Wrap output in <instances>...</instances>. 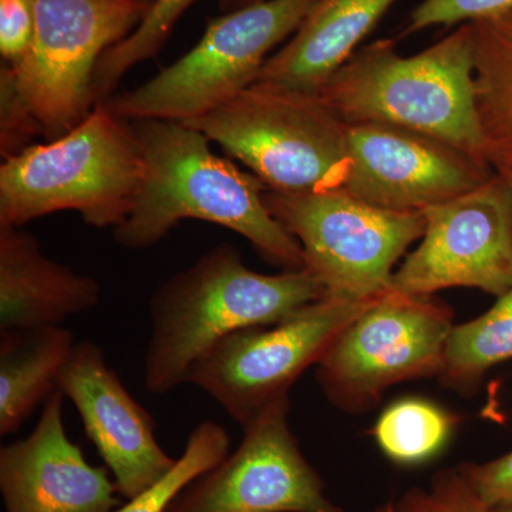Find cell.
<instances>
[{
  "instance_id": "1",
  "label": "cell",
  "mask_w": 512,
  "mask_h": 512,
  "mask_svg": "<svg viewBox=\"0 0 512 512\" xmlns=\"http://www.w3.org/2000/svg\"><path fill=\"white\" fill-rule=\"evenodd\" d=\"M146 177L133 211L113 229L121 247L144 251L163 241L183 220H200L237 232L268 264L303 271L299 242L266 208L268 188L252 173L212 153L210 138L171 120L130 121Z\"/></svg>"
},
{
  "instance_id": "2",
  "label": "cell",
  "mask_w": 512,
  "mask_h": 512,
  "mask_svg": "<svg viewBox=\"0 0 512 512\" xmlns=\"http://www.w3.org/2000/svg\"><path fill=\"white\" fill-rule=\"evenodd\" d=\"M326 295L308 271H252L237 248L221 244L167 279L148 303L144 384L167 394L188 383L195 363L222 339L282 322Z\"/></svg>"
},
{
  "instance_id": "3",
  "label": "cell",
  "mask_w": 512,
  "mask_h": 512,
  "mask_svg": "<svg viewBox=\"0 0 512 512\" xmlns=\"http://www.w3.org/2000/svg\"><path fill=\"white\" fill-rule=\"evenodd\" d=\"M319 96L343 123L407 128L487 163L470 23L413 56L400 55L392 39L360 47Z\"/></svg>"
},
{
  "instance_id": "4",
  "label": "cell",
  "mask_w": 512,
  "mask_h": 512,
  "mask_svg": "<svg viewBox=\"0 0 512 512\" xmlns=\"http://www.w3.org/2000/svg\"><path fill=\"white\" fill-rule=\"evenodd\" d=\"M146 163L130 121L106 103L63 136L32 144L0 167V225L18 227L76 211L94 228L126 221L143 187Z\"/></svg>"
},
{
  "instance_id": "5",
  "label": "cell",
  "mask_w": 512,
  "mask_h": 512,
  "mask_svg": "<svg viewBox=\"0 0 512 512\" xmlns=\"http://www.w3.org/2000/svg\"><path fill=\"white\" fill-rule=\"evenodd\" d=\"M184 123L220 144L271 191L338 190L348 173V124L319 94L255 82Z\"/></svg>"
},
{
  "instance_id": "6",
  "label": "cell",
  "mask_w": 512,
  "mask_h": 512,
  "mask_svg": "<svg viewBox=\"0 0 512 512\" xmlns=\"http://www.w3.org/2000/svg\"><path fill=\"white\" fill-rule=\"evenodd\" d=\"M319 0H262L208 22L190 52L130 92L104 101L120 119L190 121L256 82L268 55Z\"/></svg>"
},
{
  "instance_id": "7",
  "label": "cell",
  "mask_w": 512,
  "mask_h": 512,
  "mask_svg": "<svg viewBox=\"0 0 512 512\" xmlns=\"http://www.w3.org/2000/svg\"><path fill=\"white\" fill-rule=\"evenodd\" d=\"M266 208L299 242L305 271L326 295L372 301L392 289L394 265L426 231L421 211H390L343 190H266Z\"/></svg>"
},
{
  "instance_id": "8",
  "label": "cell",
  "mask_w": 512,
  "mask_h": 512,
  "mask_svg": "<svg viewBox=\"0 0 512 512\" xmlns=\"http://www.w3.org/2000/svg\"><path fill=\"white\" fill-rule=\"evenodd\" d=\"M33 37L26 56L6 64L47 140L69 133L94 107L104 53L143 22L148 0H30Z\"/></svg>"
},
{
  "instance_id": "9",
  "label": "cell",
  "mask_w": 512,
  "mask_h": 512,
  "mask_svg": "<svg viewBox=\"0 0 512 512\" xmlns=\"http://www.w3.org/2000/svg\"><path fill=\"white\" fill-rule=\"evenodd\" d=\"M454 312L436 296L383 293L349 323L316 365V382L333 406L375 409L394 384L439 377Z\"/></svg>"
},
{
  "instance_id": "10",
  "label": "cell",
  "mask_w": 512,
  "mask_h": 512,
  "mask_svg": "<svg viewBox=\"0 0 512 512\" xmlns=\"http://www.w3.org/2000/svg\"><path fill=\"white\" fill-rule=\"evenodd\" d=\"M373 301L325 295L282 322L238 330L195 363L188 383L244 429L272 404L289 399L296 380L318 365L343 329Z\"/></svg>"
},
{
  "instance_id": "11",
  "label": "cell",
  "mask_w": 512,
  "mask_h": 512,
  "mask_svg": "<svg viewBox=\"0 0 512 512\" xmlns=\"http://www.w3.org/2000/svg\"><path fill=\"white\" fill-rule=\"evenodd\" d=\"M420 245L394 271L392 291L433 296L476 288L500 298L512 288V190L503 175L421 211Z\"/></svg>"
},
{
  "instance_id": "12",
  "label": "cell",
  "mask_w": 512,
  "mask_h": 512,
  "mask_svg": "<svg viewBox=\"0 0 512 512\" xmlns=\"http://www.w3.org/2000/svg\"><path fill=\"white\" fill-rule=\"evenodd\" d=\"M291 399L245 426L232 454L178 495L167 512H345L326 495L289 426Z\"/></svg>"
},
{
  "instance_id": "13",
  "label": "cell",
  "mask_w": 512,
  "mask_h": 512,
  "mask_svg": "<svg viewBox=\"0 0 512 512\" xmlns=\"http://www.w3.org/2000/svg\"><path fill=\"white\" fill-rule=\"evenodd\" d=\"M495 175L487 163L426 134L386 124H348L342 188L390 211H423L476 190Z\"/></svg>"
},
{
  "instance_id": "14",
  "label": "cell",
  "mask_w": 512,
  "mask_h": 512,
  "mask_svg": "<svg viewBox=\"0 0 512 512\" xmlns=\"http://www.w3.org/2000/svg\"><path fill=\"white\" fill-rule=\"evenodd\" d=\"M59 390L79 412L84 433L116 481L120 497L130 500L143 493L177 463L158 443L153 417L131 396L96 343L77 342Z\"/></svg>"
},
{
  "instance_id": "15",
  "label": "cell",
  "mask_w": 512,
  "mask_h": 512,
  "mask_svg": "<svg viewBox=\"0 0 512 512\" xmlns=\"http://www.w3.org/2000/svg\"><path fill=\"white\" fill-rule=\"evenodd\" d=\"M64 394L43 404L26 439L0 448V494L5 512H113L119 490L107 468L92 466L67 436Z\"/></svg>"
},
{
  "instance_id": "16",
  "label": "cell",
  "mask_w": 512,
  "mask_h": 512,
  "mask_svg": "<svg viewBox=\"0 0 512 512\" xmlns=\"http://www.w3.org/2000/svg\"><path fill=\"white\" fill-rule=\"evenodd\" d=\"M101 296L96 279L53 261L35 235L0 225V332L62 326Z\"/></svg>"
},
{
  "instance_id": "17",
  "label": "cell",
  "mask_w": 512,
  "mask_h": 512,
  "mask_svg": "<svg viewBox=\"0 0 512 512\" xmlns=\"http://www.w3.org/2000/svg\"><path fill=\"white\" fill-rule=\"evenodd\" d=\"M396 2L319 0L292 39L266 60L256 82L319 94Z\"/></svg>"
},
{
  "instance_id": "18",
  "label": "cell",
  "mask_w": 512,
  "mask_h": 512,
  "mask_svg": "<svg viewBox=\"0 0 512 512\" xmlns=\"http://www.w3.org/2000/svg\"><path fill=\"white\" fill-rule=\"evenodd\" d=\"M77 342L63 326L0 332V436H10L59 390Z\"/></svg>"
},
{
  "instance_id": "19",
  "label": "cell",
  "mask_w": 512,
  "mask_h": 512,
  "mask_svg": "<svg viewBox=\"0 0 512 512\" xmlns=\"http://www.w3.org/2000/svg\"><path fill=\"white\" fill-rule=\"evenodd\" d=\"M484 158L512 174V10L470 22Z\"/></svg>"
},
{
  "instance_id": "20",
  "label": "cell",
  "mask_w": 512,
  "mask_h": 512,
  "mask_svg": "<svg viewBox=\"0 0 512 512\" xmlns=\"http://www.w3.org/2000/svg\"><path fill=\"white\" fill-rule=\"evenodd\" d=\"M512 359V288L478 318L454 326L444 349L439 380L471 396L493 367Z\"/></svg>"
},
{
  "instance_id": "21",
  "label": "cell",
  "mask_w": 512,
  "mask_h": 512,
  "mask_svg": "<svg viewBox=\"0 0 512 512\" xmlns=\"http://www.w3.org/2000/svg\"><path fill=\"white\" fill-rule=\"evenodd\" d=\"M458 419L430 400L406 397L380 414L373 436L380 450L399 464H419L446 446Z\"/></svg>"
},
{
  "instance_id": "22",
  "label": "cell",
  "mask_w": 512,
  "mask_h": 512,
  "mask_svg": "<svg viewBox=\"0 0 512 512\" xmlns=\"http://www.w3.org/2000/svg\"><path fill=\"white\" fill-rule=\"evenodd\" d=\"M197 0H153L143 22L119 45L104 53L94 73V106L109 100L121 79L163 49L181 16Z\"/></svg>"
},
{
  "instance_id": "23",
  "label": "cell",
  "mask_w": 512,
  "mask_h": 512,
  "mask_svg": "<svg viewBox=\"0 0 512 512\" xmlns=\"http://www.w3.org/2000/svg\"><path fill=\"white\" fill-rule=\"evenodd\" d=\"M229 446L231 440L225 427L212 420L201 421L191 431L175 466L156 484L130 498L113 512H167L188 485L228 456Z\"/></svg>"
},
{
  "instance_id": "24",
  "label": "cell",
  "mask_w": 512,
  "mask_h": 512,
  "mask_svg": "<svg viewBox=\"0 0 512 512\" xmlns=\"http://www.w3.org/2000/svg\"><path fill=\"white\" fill-rule=\"evenodd\" d=\"M399 512H488L457 467L441 470L429 487H414L396 501Z\"/></svg>"
},
{
  "instance_id": "25",
  "label": "cell",
  "mask_w": 512,
  "mask_h": 512,
  "mask_svg": "<svg viewBox=\"0 0 512 512\" xmlns=\"http://www.w3.org/2000/svg\"><path fill=\"white\" fill-rule=\"evenodd\" d=\"M42 128L26 106L5 63L0 67V154L3 160L18 156L32 146Z\"/></svg>"
},
{
  "instance_id": "26",
  "label": "cell",
  "mask_w": 512,
  "mask_h": 512,
  "mask_svg": "<svg viewBox=\"0 0 512 512\" xmlns=\"http://www.w3.org/2000/svg\"><path fill=\"white\" fill-rule=\"evenodd\" d=\"M512 0H423L410 13L403 36L434 26H454L511 12Z\"/></svg>"
},
{
  "instance_id": "27",
  "label": "cell",
  "mask_w": 512,
  "mask_h": 512,
  "mask_svg": "<svg viewBox=\"0 0 512 512\" xmlns=\"http://www.w3.org/2000/svg\"><path fill=\"white\" fill-rule=\"evenodd\" d=\"M457 470L488 510L512 511V451L487 463L461 464Z\"/></svg>"
},
{
  "instance_id": "28",
  "label": "cell",
  "mask_w": 512,
  "mask_h": 512,
  "mask_svg": "<svg viewBox=\"0 0 512 512\" xmlns=\"http://www.w3.org/2000/svg\"><path fill=\"white\" fill-rule=\"evenodd\" d=\"M30 0H0V55L6 64H16L28 53L33 37Z\"/></svg>"
},
{
  "instance_id": "29",
  "label": "cell",
  "mask_w": 512,
  "mask_h": 512,
  "mask_svg": "<svg viewBox=\"0 0 512 512\" xmlns=\"http://www.w3.org/2000/svg\"><path fill=\"white\" fill-rule=\"evenodd\" d=\"M258 2H262V0H218V6H220L222 13H228Z\"/></svg>"
},
{
  "instance_id": "30",
  "label": "cell",
  "mask_w": 512,
  "mask_h": 512,
  "mask_svg": "<svg viewBox=\"0 0 512 512\" xmlns=\"http://www.w3.org/2000/svg\"><path fill=\"white\" fill-rule=\"evenodd\" d=\"M375 512H399L397 511L396 503H384L380 505Z\"/></svg>"
},
{
  "instance_id": "31",
  "label": "cell",
  "mask_w": 512,
  "mask_h": 512,
  "mask_svg": "<svg viewBox=\"0 0 512 512\" xmlns=\"http://www.w3.org/2000/svg\"><path fill=\"white\" fill-rule=\"evenodd\" d=\"M500 174V173H498ZM505 178V180L508 181V184H510L511 190H512V174H501Z\"/></svg>"
},
{
  "instance_id": "32",
  "label": "cell",
  "mask_w": 512,
  "mask_h": 512,
  "mask_svg": "<svg viewBox=\"0 0 512 512\" xmlns=\"http://www.w3.org/2000/svg\"><path fill=\"white\" fill-rule=\"evenodd\" d=\"M488 512H512L510 510H488Z\"/></svg>"
},
{
  "instance_id": "33",
  "label": "cell",
  "mask_w": 512,
  "mask_h": 512,
  "mask_svg": "<svg viewBox=\"0 0 512 512\" xmlns=\"http://www.w3.org/2000/svg\"><path fill=\"white\" fill-rule=\"evenodd\" d=\"M148 2H153V0H148Z\"/></svg>"
}]
</instances>
